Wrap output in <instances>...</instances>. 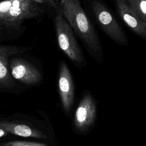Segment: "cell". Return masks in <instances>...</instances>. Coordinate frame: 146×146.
<instances>
[{"label":"cell","instance_id":"cell-9","mask_svg":"<svg viewBox=\"0 0 146 146\" xmlns=\"http://www.w3.org/2000/svg\"><path fill=\"white\" fill-rule=\"evenodd\" d=\"M0 128L3 129L9 133L22 137L42 139H46L47 137V136L39 129L18 123L0 120Z\"/></svg>","mask_w":146,"mask_h":146},{"label":"cell","instance_id":"cell-4","mask_svg":"<svg viewBox=\"0 0 146 146\" xmlns=\"http://www.w3.org/2000/svg\"><path fill=\"white\" fill-rule=\"evenodd\" d=\"M91 7L98 24L103 31L112 40L120 43L127 42V38L113 15L100 0H92Z\"/></svg>","mask_w":146,"mask_h":146},{"label":"cell","instance_id":"cell-8","mask_svg":"<svg viewBox=\"0 0 146 146\" xmlns=\"http://www.w3.org/2000/svg\"><path fill=\"white\" fill-rule=\"evenodd\" d=\"M121 19L133 32L146 38V23L137 15L132 8L125 0H112Z\"/></svg>","mask_w":146,"mask_h":146},{"label":"cell","instance_id":"cell-13","mask_svg":"<svg viewBox=\"0 0 146 146\" xmlns=\"http://www.w3.org/2000/svg\"><path fill=\"white\" fill-rule=\"evenodd\" d=\"M42 4H45L53 7L57 11L59 9V3L60 0H35Z\"/></svg>","mask_w":146,"mask_h":146},{"label":"cell","instance_id":"cell-15","mask_svg":"<svg viewBox=\"0 0 146 146\" xmlns=\"http://www.w3.org/2000/svg\"><path fill=\"white\" fill-rule=\"evenodd\" d=\"M125 1L128 3V4L129 5V4L130 3V2H131V0H125Z\"/></svg>","mask_w":146,"mask_h":146},{"label":"cell","instance_id":"cell-2","mask_svg":"<svg viewBox=\"0 0 146 146\" xmlns=\"http://www.w3.org/2000/svg\"><path fill=\"white\" fill-rule=\"evenodd\" d=\"M58 11L89 50L96 52L100 49L99 36L82 7L80 0H60Z\"/></svg>","mask_w":146,"mask_h":146},{"label":"cell","instance_id":"cell-11","mask_svg":"<svg viewBox=\"0 0 146 146\" xmlns=\"http://www.w3.org/2000/svg\"><path fill=\"white\" fill-rule=\"evenodd\" d=\"M129 5L138 17L146 23V0H131Z\"/></svg>","mask_w":146,"mask_h":146},{"label":"cell","instance_id":"cell-10","mask_svg":"<svg viewBox=\"0 0 146 146\" xmlns=\"http://www.w3.org/2000/svg\"><path fill=\"white\" fill-rule=\"evenodd\" d=\"M92 106L89 98L85 97L79 103L74 117L76 127L79 129H83L91 121L92 118Z\"/></svg>","mask_w":146,"mask_h":146},{"label":"cell","instance_id":"cell-5","mask_svg":"<svg viewBox=\"0 0 146 146\" xmlns=\"http://www.w3.org/2000/svg\"><path fill=\"white\" fill-rule=\"evenodd\" d=\"M13 77L27 85H34L40 81L42 76L39 70L31 63L20 58H14L10 63Z\"/></svg>","mask_w":146,"mask_h":146},{"label":"cell","instance_id":"cell-7","mask_svg":"<svg viewBox=\"0 0 146 146\" xmlns=\"http://www.w3.org/2000/svg\"><path fill=\"white\" fill-rule=\"evenodd\" d=\"M25 46L0 44V86L10 89L15 86L8 70V62L10 56L29 51Z\"/></svg>","mask_w":146,"mask_h":146},{"label":"cell","instance_id":"cell-6","mask_svg":"<svg viewBox=\"0 0 146 146\" xmlns=\"http://www.w3.org/2000/svg\"><path fill=\"white\" fill-rule=\"evenodd\" d=\"M58 88L63 108L68 113L74 101V88L70 70L67 64L63 60L60 63Z\"/></svg>","mask_w":146,"mask_h":146},{"label":"cell","instance_id":"cell-3","mask_svg":"<svg viewBox=\"0 0 146 146\" xmlns=\"http://www.w3.org/2000/svg\"><path fill=\"white\" fill-rule=\"evenodd\" d=\"M55 17V29L58 46L72 62L81 63L83 57L71 26L59 11Z\"/></svg>","mask_w":146,"mask_h":146},{"label":"cell","instance_id":"cell-12","mask_svg":"<svg viewBox=\"0 0 146 146\" xmlns=\"http://www.w3.org/2000/svg\"><path fill=\"white\" fill-rule=\"evenodd\" d=\"M2 146H47L45 143L26 141H10L1 144Z\"/></svg>","mask_w":146,"mask_h":146},{"label":"cell","instance_id":"cell-14","mask_svg":"<svg viewBox=\"0 0 146 146\" xmlns=\"http://www.w3.org/2000/svg\"><path fill=\"white\" fill-rule=\"evenodd\" d=\"M9 133L8 132H7L6 131L4 130L3 129L0 128V137L5 136H6V135H8Z\"/></svg>","mask_w":146,"mask_h":146},{"label":"cell","instance_id":"cell-1","mask_svg":"<svg viewBox=\"0 0 146 146\" xmlns=\"http://www.w3.org/2000/svg\"><path fill=\"white\" fill-rule=\"evenodd\" d=\"M45 13L43 4L35 0L0 1V42L17 39L25 30L27 21Z\"/></svg>","mask_w":146,"mask_h":146}]
</instances>
